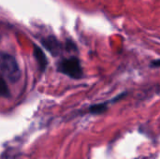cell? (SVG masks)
I'll return each mask as SVG.
<instances>
[{
	"mask_svg": "<svg viewBox=\"0 0 160 159\" xmlns=\"http://www.w3.org/2000/svg\"><path fill=\"white\" fill-rule=\"evenodd\" d=\"M0 75L11 82H16L21 78L20 67L12 55L0 52Z\"/></svg>",
	"mask_w": 160,
	"mask_h": 159,
	"instance_id": "6da1fadb",
	"label": "cell"
},
{
	"mask_svg": "<svg viewBox=\"0 0 160 159\" xmlns=\"http://www.w3.org/2000/svg\"><path fill=\"white\" fill-rule=\"evenodd\" d=\"M59 70L73 79H80L82 76V68L81 63L76 57L64 59L59 65Z\"/></svg>",
	"mask_w": 160,
	"mask_h": 159,
	"instance_id": "7a4b0ae2",
	"label": "cell"
},
{
	"mask_svg": "<svg viewBox=\"0 0 160 159\" xmlns=\"http://www.w3.org/2000/svg\"><path fill=\"white\" fill-rule=\"evenodd\" d=\"M34 55L36 57V60L38 62V65L41 70H44L47 67V59L44 54V52L38 47L34 48Z\"/></svg>",
	"mask_w": 160,
	"mask_h": 159,
	"instance_id": "3957f363",
	"label": "cell"
},
{
	"mask_svg": "<svg viewBox=\"0 0 160 159\" xmlns=\"http://www.w3.org/2000/svg\"><path fill=\"white\" fill-rule=\"evenodd\" d=\"M44 45H46V47L48 48V50L52 52H53L55 54V52L58 51V43L54 38H49L46 40V42H44Z\"/></svg>",
	"mask_w": 160,
	"mask_h": 159,
	"instance_id": "277c9868",
	"label": "cell"
},
{
	"mask_svg": "<svg viewBox=\"0 0 160 159\" xmlns=\"http://www.w3.org/2000/svg\"><path fill=\"white\" fill-rule=\"evenodd\" d=\"M8 95V88L5 79L0 75V97H7Z\"/></svg>",
	"mask_w": 160,
	"mask_h": 159,
	"instance_id": "5b68a950",
	"label": "cell"
},
{
	"mask_svg": "<svg viewBox=\"0 0 160 159\" xmlns=\"http://www.w3.org/2000/svg\"><path fill=\"white\" fill-rule=\"evenodd\" d=\"M106 105L107 104H105V103L98 104V105H95V106H93L90 109V111L93 113H101V112H105L107 110V106Z\"/></svg>",
	"mask_w": 160,
	"mask_h": 159,
	"instance_id": "8992f818",
	"label": "cell"
},
{
	"mask_svg": "<svg viewBox=\"0 0 160 159\" xmlns=\"http://www.w3.org/2000/svg\"><path fill=\"white\" fill-rule=\"evenodd\" d=\"M152 66H154V67H160V60L154 61V62L152 63Z\"/></svg>",
	"mask_w": 160,
	"mask_h": 159,
	"instance_id": "52a82bcc",
	"label": "cell"
}]
</instances>
